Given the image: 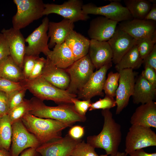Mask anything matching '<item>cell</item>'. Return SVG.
<instances>
[{"label": "cell", "instance_id": "6da1fadb", "mask_svg": "<svg viewBox=\"0 0 156 156\" xmlns=\"http://www.w3.org/2000/svg\"><path fill=\"white\" fill-rule=\"evenodd\" d=\"M104 120L102 130L98 135L89 136L87 142L94 148L104 149L107 155L116 154L122 140L121 127L113 118L110 109L102 110Z\"/></svg>", "mask_w": 156, "mask_h": 156}, {"label": "cell", "instance_id": "7a4b0ae2", "mask_svg": "<svg viewBox=\"0 0 156 156\" xmlns=\"http://www.w3.org/2000/svg\"><path fill=\"white\" fill-rule=\"evenodd\" d=\"M21 120L27 130L36 137L41 145L62 138V131L72 126L60 121L44 119L29 113L24 116Z\"/></svg>", "mask_w": 156, "mask_h": 156}, {"label": "cell", "instance_id": "3957f363", "mask_svg": "<svg viewBox=\"0 0 156 156\" xmlns=\"http://www.w3.org/2000/svg\"><path fill=\"white\" fill-rule=\"evenodd\" d=\"M30 101L31 109L29 113L36 116L60 121L72 126L76 122H83L86 120V116L76 112L73 104H61L52 107L46 105L43 101L35 97Z\"/></svg>", "mask_w": 156, "mask_h": 156}, {"label": "cell", "instance_id": "277c9868", "mask_svg": "<svg viewBox=\"0 0 156 156\" xmlns=\"http://www.w3.org/2000/svg\"><path fill=\"white\" fill-rule=\"evenodd\" d=\"M22 86L34 97L43 101L51 100L58 105L72 104L76 94L57 88L44 79L41 75L34 79H24L21 82Z\"/></svg>", "mask_w": 156, "mask_h": 156}, {"label": "cell", "instance_id": "5b68a950", "mask_svg": "<svg viewBox=\"0 0 156 156\" xmlns=\"http://www.w3.org/2000/svg\"><path fill=\"white\" fill-rule=\"evenodd\" d=\"M17 12L12 18L13 27L20 30L43 16L44 4L42 0H14Z\"/></svg>", "mask_w": 156, "mask_h": 156}, {"label": "cell", "instance_id": "8992f818", "mask_svg": "<svg viewBox=\"0 0 156 156\" xmlns=\"http://www.w3.org/2000/svg\"><path fill=\"white\" fill-rule=\"evenodd\" d=\"M94 68L88 54L75 61L65 69L70 80L66 90L70 93L76 94L88 82Z\"/></svg>", "mask_w": 156, "mask_h": 156}, {"label": "cell", "instance_id": "52a82bcc", "mask_svg": "<svg viewBox=\"0 0 156 156\" xmlns=\"http://www.w3.org/2000/svg\"><path fill=\"white\" fill-rule=\"evenodd\" d=\"M156 146V134L151 128L131 125L125 139L126 156L137 150Z\"/></svg>", "mask_w": 156, "mask_h": 156}, {"label": "cell", "instance_id": "ba28073f", "mask_svg": "<svg viewBox=\"0 0 156 156\" xmlns=\"http://www.w3.org/2000/svg\"><path fill=\"white\" fill-rule=\"evenodd\" d=\"M12 134L9 152L11 156H18L25 150L30 148H37L41 144L32 133L27 129L21 120L12 125Z\"/></svg>", "mask_w": 156, "mask_h": 156}, {"label": "cell", "instance_id": "9c48e42d", "mask_svg": "<svg viewBox=\"0 0 156 156\" xmlns=\"http://www.w3.org/2000/svg\"><path fill=\"white\" fill-rule=\"evenodd\" d=\"M120 1H111L109 4L100 6L88 3L83 5L82 10L85 14L102 15L118 23L132 19L133 18L127 9L122 6Z\"/></svg>", "mask_w": 156, "mask_h": 156}, {"label": "cell", "instance_id": "30bf717a", "mask_svg": "<svg viewBox=\"0 0 156 156\" xmlns=\"http://www.w3.org/2000/svg\"><path fill=\"white\" fill-rule=\"evenodd\" d=\"M83 1L80 0H69L60 5L45 3L42 14L44 16L52 13L57 14L74 23L79 21H85L89 17L83 12Z\"/></svg>", "mask_w": 156, "mask_h": 156}, {"label": "cell", "instance_id": "8fae6325", "mask_svg": "<svg viewBox=\"0 0 156 156\" xmlns=\"http://www.w3.org/2000/svg\"><path fill=\"white\" fill-rule=\"evenodd\" d=\"M49 22L47 17L44 18L42 23L25 39V42L28 43L25 55L39 56L42 53L47 56L50 50L48 42L49 38L47 33Z\"/></svg>", "mask_w": 156, "mask_h": 156}, {"label": "cell", "instance_id": "7c38bea8", "mask_svg": "<svg viewBox=\"0 0 156 156\" xmlns=\"http://www.w3.org/2000/svg\"><path fill=\"white\" fill-rule=\"evenodd\" d=\"M118 85L116 92V114H118L128 105L132 96L135 82L136 73L131 68L122 69L118 72Z\"/></svg>", "mask_w": 156, "mask_h": 156}, {"label": "cell", "instance_id": "4fadbf2b", "mask_svg": "<svg viewBox=\"0 0 156 156\" xmlns=\"http://www.w3.org/2000/svg\"><path fill=\"white\" fill-rule=\"evenodd\" d=\"M112 63L111 62L107 64L93 73L86 84L77 92L78 99L87 100L96 96H104L103 90L106 75Z\"/></svg>", "mask_w": 156, "mask_h": 156}, {"label": "cell", "instance_id": "5bb4252c", "mask_svg": "<svg viewBox=\"0 0 156 156\" xmlns=\"http://www.w3.org/2000/svg\"><path fill=\"white\" fill-rule=\"evenodd\" d=\"M82 140L74 139L67 134L64 137L41 145L36 150L41 156H70Z\"/></svg>", "mask_w": 156, "mask_h": 156}, {"label": "cell", "instance_id": "9a60e30c", "mask_svg": "<svg viewBox=\"0 0 156 156\" xmlns=\"http://www.w3.org/2000/svg\"><path fill=\"white\" fill-rule=\"evenodd\" d=\"M1 33L8 42L10 56L16 64L22 70L26 47L25 39L20 30L13 27L8 29H3Z\"/></svg>", "mask_w": 156, "mask_h": 156}, {"label": "cell", "instance_id": "2e32d148", "mask_svg": "<svg viewBox=\"0 0 156 156\" xmlns=\"http://www.w3.org/2000/svg\"><path fill=\"white\" fill-rule=\"evenodd\" d=\"M136 40L151 37L156 31V22L148 20L132 19L120 22L118 26Z\"/></svg>", "mask_w": 156, "mask_h": 156}, {"label": "cell", "instance_id": "e0dca14e", "mask_svg": "<svg viewBox=\"0 0 156 156\" xmlns=\"http://www.w3.org/2000/svg\"><path fill=\"white\" fill-rule=\"evenodd\" d=\"M137 40L127 33L116 27L112 37L107 41L113 53L112 62L116 64L134 45Z\"/></svg>", "mask_w": 156, "mask_h": 156}, {"label": "cell", "instance_id": "ac0fdd59", "mask_svg": "<svg viewBox=\"0 0 156 156\" xmlns=\"http://www.w3.org/2000/svg\"><path fill=\"white\" fill-rule=\"evenodd\" d=\"M118 23L103 16L97 17L90 22L88 35L91 39L107 41L114 34Z\"/></svg>", "mask_w": 156, "mask_h": 156}, {"label": "cell", "instance_id": "d6986e66", "mask_svg": "<svg viewBox=\"0 0 156 156\" xmlns=\"http://www.w3.org/2000/svg\"><path fill=\"white\" fill-rule=\"evenodd\" d=\"M88 54L97 70L112 61V51L107 41L91 39Z\"/></svg>", "mask_w": 156, "mask_h": 156}, {"label": "cell", "instance_id": "ffe728a7", "mask_svg": "<svg viewBox=\"0 0 156 156\" xmlns=\"http://www.w3.org/2000/svg\"><path fill=\"white\" fill-rule=\"evenodd\" d=\"M131 125L156 128V103L153 101L141 104L131 117Z\"/></svg>", "mask_w": 156, "mask_h": 156}, {"label": "cell", "instance_id": "44dd1931", "mask_svg": "<svg viewBox=\"0 0 156 156\" xmlns=\"http://www.w3.org/2000/svg\"><path fill=\"white\" fill-rule=\"evenodd\" d=\"M41 76L50 83L60 89L66 90L70 82L69 76L65 69L54 65L47 58Z\"/></svg>", "mask_w": 156, "mask_h": 156}, {"label": "cell", "instance_id": "7402d4cb", "mask_svg": "<svg viewBox=\"0 0 156 156\" xmlns=\"http://www.w3.org/2000/svg\"><path fill=\"white\" fill-rule=\"evenodd\" d=\"M74 26L73 22L65 18L58 22H49L48 35L50 39L48 44L49 48L64 42Z\"/></svg>", "mask_w": 156, "mask_h": 156}, {"label": "cell", "instance_id": "603a6c76", "mask_svg": "<svg viewBox=\"0 0 156 156\" xmlns=\"http://www.w3.org/2000/svg\"><path fill=\"white\" fill-rule=\"evenodd\" d=\"M46 56L54 65L64 69L75 61L71 50L65 42L56 44L53 50H50Z\"/></svg>", "mask_w": 156, "mask_h": 156}, {"label": "cell", "instance_id": "cb8c5ba5", "mask_svg": "<svg viewBox=\"0 0 156 156\" xmlns=\"http://www.w3.org/2000/svg\"><path fill=\"white\" fill-rule=\"evenodd\" d=\"M156 88L141 75L135 82L132 96L133 102L138 104H144L155 100Z\"/></svg>", "mask_w": 156, "mask_h": 156}, {"label": "cell", "instance_id": "d4e9b609", "mask_svg": "<svg viewBox=\"0 0 156 156\" xmlns=\"http://www.w3.org/2000/svg\"><path fill=\"white\" fill-rule=\"evenodd\" d=\"M71 50L75 61L88 54L90 40L73 30L64 42Z\"/></svg>", "mask_w": 156, "mask_h": 156}, {"label": "cell", "instance_id": "484cf974", "mask_svg": "<svg viewBox=\"0 0 156 156\" xmlns=\"http://www.w3.org/2000/svg\"><path fill=\"white\" fill-rule=\"evenodd\" d=\"M0 77L17 82L25 79L22 70L10 55L0 62Z\"/></svg>", "mask_w": 156, "mask_h": 156}, {"label": "cell", "instance_id": "4316f807", "mask_svg": "<svg viewBox=\"0 0 156 156\" xmlns=\"http://www.w3.org/2000/svg\"><path fill=\"white\" fill-rule=\"evenodd\" d=\"M143 63L138 51L136 44L122 58L115 66L118 72L127 68H139Z\"/></svg>", "mask_w": 156, "mask_h": 156}, {"label": "cell", "instance_id": "83f0119b", "mask_svg": "<svg viewBox=\"0 0 156 156\" xmlns=\"http://www.w3.org/2000/svg\"><path fill=\"white\" fill-rule=\"evenodd\" d=\"M124 2L134 19H144L152 5L146 0H124Z\"/></svg>", "mask_w": 156, "mask_h": 156}, {"label": "cell", "instance_id": "f1b7e54d", "mask_svg": "<svg viewBox=\"0 0 156 156\" xmlns=\"http://www.w3.org/2000/svg\"><path fill=\"white\" fill-rule=\"evenodd\" d=\"M12 134V124L8 114L0 116V149L10 151Z\"/></svg>", "mask_w": 156, "mask_h": 156}, {"label": "cell", "instance_id": "f546056e", "mask_svg": "<svg viewBox=\"0 0 156 156\" xmlns=\"http://www.w3.org/2000/svg\"><path fill=\"white\" fill-rule=\"evenodd\" d=\"M31 109L30 100L24 99L21 104L10 110L8 115L12 125L15 122L21 120L25 115L29 113Z\"/></svg>", "mask_w": 156, "mask_h": 156}, {"label": "cell", "instance_id": "4dcf8cb0", "mask_svg": "<svg viewBox=\"0 0 156 156\" xmlns=\"http://www.w3.org/2000/svg\"><path fill=\"white\" fill-rule=\"evenodd\" d=\"M120 77L118 72L114 73L110 72L105 80L103 90L106 95L114 97L116 96V92L118 85Z\"/></svg>", "mask_w": 156, "mask_h": 156}, {"label": "cell", "instance_id": "1f68e13d", "mask_svg": "<svg viewBox=\"0 0 156 156\" xmlns=\"http://www.w3.org/2000/svg\"><path fill=\"white\" fill-rule=\"evenodd\" d=\"M136 40L138 52L143 60L153 50L156 41L152 39L151 36Z\"/></svg>", "mask_w": 156, "mask_h": 156}, {"label": "cell", "instance_id": "d6a6232c", "mask_svg": "<svg viewBox=\"0 0 156 156\" xmlns=\"http://www.w3.org/2000/svg\"><path fill=\"white\" fill-rule=\"evenodd\" d=\"M71 156H99L95 148L84 140H82L73 150Z\"/></svg>", "mask_w": 156, "mask_h": 156}, {"label": "cell", "instance_id": "836d02e7", "mask_svg": "<svg viewBox=\"0 0 156 156\" xmlns=\"http://www.w3.org/2000/svg\"><path fill=\"white\" fill-rule=\"evenodd\" d=\"M116 105V101L114 97L105 95L103 99L91 103L89 110L90 111L97 109H110Z\"/></svg>", "mask_w": 156, "mask_h": 156}, {"label": "cell", "instance_id": "e575fe53", "mask_svg": "<svg viewBox=\"0 0 156 156\" xmlns=\"http://www.w3.org/2000/svg\"><path fill=\"white\" fill-rule=\"evenodd\" d=\"M24 88L21 82H15L0 77V91L5 92L7 95Z\"/></svg>", "mask_w": 156, "mask_h": 156}, {"label": "cell", "instance_id": "d590c367", "mask_svg": "<svg viewBox=\"0 0 156 156\" xmlns=\"http://www.w3.org/2000/svg\"><path fill=\"white\" fill-rule=\"evenodd\" d=\"M27 89L24 88L8 94L10 110L21 104L23 101Z\"/></svg>", "mask_w": 156, "mask_h": 156}, {"label": "cell", "instance_id": "8d00e7d4", "mask_svg": "<svg viewBox=\"0 0 156 156\" xmlns=\"http://www.w3.org/2000/svg\"><path fill=\"white\" fill-rule=\"evenodd\" d=\"M39 56L25 55L22 71L25 79H28L34 68L35 61Z\"/></svg>", "mask_w": 156, "mask_h": 156}, {"label": "cell", "instance_id": "74e56055", "mask_svg": "<svg viewBox=\"0 0 156 156\" xmlns=\"http://www.w3.org/2000/svg\"><path fill=\"white\" fill-rule=\"evenodd\" d=\"M72 101L76 112L82 116H86L91 103L90 99L81 101L75 98L72 99Z\"/></svg>", "mask_w": 156, "mask_h": 156}, {"label": "cell", "instance_id": "f35d334b", "mask_svg": "<svg viewBox=\"0 0 156 156\" xmlns=\"http://www.w3.org/2000/svg\"><path fill=\"white\" fill-rule=\"evenodd\" d=\"M46 60L43 57H39L36 59L33 69L28 79H34L41 75Z\"/></svg>", "mask_w": 156, "mask_h": 156}, {"label": "cell", "instance_id": "ab89813d", "mask_svg": "<svg viewBox=\"0 0 156 156\" xmlns=\"http://www.w3.org/2000/svg\"><path fill=\"white\" fill-rule=\"evenodd\" d=\"M141 75L156 88V71L149 66L145 65Z\"/></svg>", "mask_w": 156, "mask_h": 156}, {"label": "cell", "instance_id": "60d3db41", "mask_svg": "<svg viewBox=\"0 0 156 156\" xmlns=\"http://www.w3.org/2000/svg\"><path fill=\"white\" fill-rule=\"evenodd\" d=\"M10 55L8 42L3 34L0 33V62Z\"/></svg>", "mask_w": 156, "mask_h": 156}, {"label": "cell", "instance_id": "b9f144b4", "mask_svg": "<svg viewBox=\"0 0 156 156\" xmlns=\"http://www.w3.org/2000/svg\"><path fill=\"white\" fill-rule=\"evenodd\" d=\"M10 111L7 94L0 91V116L8 114Z\"/></svg>", "mask_w": 156, "mask_h": 156}, {"label": "cell", "instance_id": "7bdbcfd3", "mask_svg": "<svg viewBox=\"0 0 156 156\" xmlns=\"http://www.w3.org/2000/svg\"><path fill=\"white\" fill-rule=\"evenodd\" d=\"M84 133V127L76 125L71 127L68 134L73 139L78 140L81 139L83 136Z\"/></svg>", "mask_w": 156, "mask_h": 156}, {"label": "cell", "instance_id": "ee69618b", "mask_svg": "<svg viewBox=\"0 0 156 156\" xmlns=\"http://www.w3.org/2000/svg\"><path fill=\"white\" fill-rule=\"evenodd\" d=\"M144 65H147L153 68L156 71V44L152 51L143 60Z\"/></svg>", "mask_w": 156, "mask_h": 156}, {"label": "cell", "instance_id": "f6af8a7d", "mask_svg": "<svg viewBox=\"0 0 156 156\" xmlns=\"http://www.w3.org/2000/svg\"><path fill=\"white\" fill-rule=\"evenodd\" d=\"M36 148H27L21 153L20 156H41L37 151Z\"/></svg>", "mask_w": 156, "mask_h": 156}, {"label": "cell", "instance_id": "bcb514c9", "mask_svg": "<svg viewBox=\"0 0 156 156\" xmlns=\"http://www.w3.org/2000/svg\"><path fill=\"white\" fill-rule=\"evenodd\" d=\"M144 19L156 22V3H153L152 4L151 9Z\"/></svg>", "mask_w": 156, "mask_h": 156}, {"label": "cell", "instance_id": "7dc6e473", "mask_svg": "<svg viewBox=\"0 0 156 156\" xmlns=\"http://www.w3.org/2000/svg\"><path fill=\"white\" fill-rule=\"evenodd\" d=\"M129 156H156V153H147L143 149L137 150L128 154Z\"/></svg>", "mask_w": 156, "mask_h": 156}, {"label": "cell", "instance_id": "c3c4849f", "mask_svg": "<svg viewBox=\"0 0 156 156\" xmlns=\"http://www.w3.org/2000/svg\"><path fill=\"white\" fill-rule=\"evenodd\" d=\"M0 156H11L9 151L4 149H0Z\"/></svg>", "mask_w": 156, "mask_h": 156}, {"label": "cell", "instance_id": "681fc988", "mask_svg": "<svg viewBox=\"0 0 156 156\" xmlns=\"http://www.w3.org/2000/svg\"><path fill=\"white\" fill-rule=\"evenodd\" d=\"M109 156H127L125 153V152H121L118 151L117 153L115 155H110Z\"/></svg>", "mask_w": 156, "mask_h": 156}, {"label": "cell", "instance_id": "f907efd6", "mask_svg": "<svg viewBox=\"0 0 156 156\" xmlns=\"http://www.w3.org/2000/svg\"><path fill=\"white\" fill-rule=\"evenodd\" d=\"M99 156H108V155L106 154L105 155H99Z\"/></svg>", "mask_w": 156, "mask_h": 156}, {"label": "cell", "instance_id": "816d5d0a", "mask_svg": "<svg viewBox=\"0 0 156 156\" xmlns=\"http://www.w3.org/2000/svg\"></svg>", "mask_w": 156, "mask_h": 156}]
</instances>
